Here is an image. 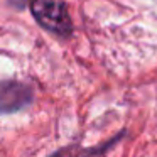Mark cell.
Listing matches in <instances>:
<instances>
[{"instance_id":"cell-1","label":"cell","mask_w":157,"mask_h":157,"mask_svg":"<svg viewBox=\"0 0 157 157\" xmlns=\"http://www.w3.org/2000/svg\"><path fill=\"white\" fill-rule=\"evenodd\" d=\"M32 14L41 25L61 36L71 34V21L61 0H32Z\"/></svg>"},{"instance_id":"cell-2","label":"cell","mask_w":157,"mask_h":157,"mask_svg":"<svg viewBox=\"0 0 157 157\" xmlns=\"http://www.w3.org/2000/svg\"><path fill=\"white\" fill-rule=\"evenodd\" d=\"M32 101V90L19 81H0V115L22 110Z\"/></svg>"},{"instance_id":"cell-3","label":"cell","mask_w":157,"mask_h":157,"mask_svg":"<svg viewBox=\"0 0 157 157\" xmlns=\"http://www.w3.org/2000/svg\"><path fill=\"white\" fill-rule=\"evenodd\" d=\"M115 142V140H112V142H108L103 149H93V150H79L78 147H73V145H69V147H66V149H61V150H58L56 154H52L51 157H86L88 154H93V152H103V150H106L112 144Z\"/></svg>"}]
</instances>
